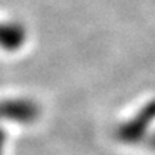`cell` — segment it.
Segmentation results:
<instances>
[{"instance_id": "obj_1", "label": "cell", "mask_w": 155, "mask_h": 155, "mask_svg": "<svg viewBox=\"0 0 155 155\" xmlns=\"http://www.w3.org/2000/svg\"><path fill=\"white\" fill-rule=\"evenodd\" d=\"M155 122V99L148 101L145 105H142L135 115L129 119L124 121L115 128V138L127 145H137L144 142L150 127Z\"/></svg>"}, {"instance_id": "obj_4", "label": "cell", "mask_w": 155, "mask_h": 155, "mask_svg": "<svg viewBox=\"0 0 155 155\" xmlns=\"http://www.w3.org/2000/svg\"><path fill=\"white\" fill-rule=\"evenodd\" d=\"M5 144H6V134H5V131L0 128V155H3V151H5Z\"/></svg>"}, {"instance_id": "obj_5", "label": "cell", "mask_w": 155, "mask_h": 155, "mask_svg": "<svg viewBox=\"0 0 155 155\" xmlns=\"http://www.w3.org/2000/svg\"><path fill=\"white\" fill-rule=\"evenodd\" d=\"M147 144H148V147H150L151 150L155 151V132L151 135L150 138H147Z\"/></svg>"}, {"instance_id": "obj_2", "label": "cell", "mask_w": 155, "mask_h": 155, "mask_svg": "<svg viewBox=\"0 0 155 155\" xmlns=\"http://www.w3.org/2000/svg\"><path fill=\"white\" fill-rule=\"evenodd\" d=\"M40 115V108L35 101L26 98L0 101V119L17 122V124H32Z\"/></svg>"}, {"instance_id": "obj_3", "label": "cell", "mask_w": 155, "mask_h": 155, "mask_svg": "<svg viewBox=\"0 0 155 155\" xmlns=\"http://www.w3.org/2000/svg\"><path fill=\"white\" fill-rule=\"evenodd\" d=\"M26 28L17 22H0V49L17 52L26 43Z\"/></svg>"}]
</instances>
